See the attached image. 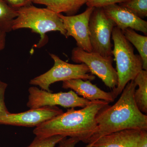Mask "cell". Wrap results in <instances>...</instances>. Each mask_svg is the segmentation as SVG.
<instances>
[{
	"label": "cell",
	"instance_id": "cell-15",
	"mask_svg": "<svg viewBox=\"0 0 147 147\" xmlns=\"http://www.w3.org/2000/svg\"><path fill=\"white\" fill-rule=\"evenodd\" d=\"M138 86L134 93L135 102L139 110L144 114L147 113V71L143 69L134 80Z\"/></svg>",
	"mask_w": 147,
	"mask_h": 147
},
{
	"label": "cell",
	"instance_id": "cell-25",
	"mask_svg": "<svg viewBox=\"0 0 147 147\" xmlns=\"http://www.w3.org/2000/svg\"><path fill=\"white\" fill-rule=\"evenodd\" d=\"M6 34L5 31L0 28V52L5 47Z\"/></svg>",
	"mask_w": 147,
	"mask_h": 147
},
{
	"label": "cell",
	"instance_id": "cell-1",
	"mask_svg": "<svg viewBox=\"0 0 147 147\" xmlns=\"http://www.w3.org/2000/svg\"><path fill=\"white\" fill-rule=\"evenodd\" d=\"M137 86L134 80L127 83L120 97L113 105H107L97 114V128L86 147L101 137L120 130L136 129L147 130V116L139 110L134 93Z\"/></svg>",
	"mask_w": 147,
	"mask_h": 147
},
{
	"label": "cell",
	"instance_id": "cell-8",
	"mask_svg": "<svg viewBox=\"0 0 147 147\" xmlns=\"http://www.w3.org/2000/svg\"><path fill=\"white\" fill-rule=\"evenodd\" d=\"M27 106L30 109L45 106H62L65 108H83L90 103L89 100L80 97L74 91L53 93L37 87H30Z\"/></svg>",
	"mask_w": 147,
	"mask_h": 147
},
{
	"label": "cell",
	"instance_id": "cell-4",
	"mask_svg": "<svg viewBox=\"0 0 147 147\" xmlns=\"http://www.w3.org/2000/svg\"><path fill=\"white\" fill-rule=\"evenodd\" d=\"M112 36L114 45L112 55L116 61L118 79L117 87L112 91L115 99L127 83L134 80L143 70V63L140 55L134 54V47L125 37L121 30L114 27Z\"/></svg>",
	"mask_w": 147,
	"mask_h": 147
},
{
	"label": "cell",
	"instance_id": "cell-20",
	"mask_svg": "<svg viewBox=\"0 0 147 147\" xmlns=\"http://www.w3.org/2000/svg\"><path fill=\"white\" fill-rule=\"evenodd\" d=\"M128 0H88L86 5L88 7L102 8L103 7L124 2Z\"/></svg>",
	"mask_w": 147,
	"mask_h": 147
},
{
	"label": "cell",
	"instance_id": "cell-21",
	"mask_svg": "<svg viewBox=\"0 0 147 147\" xmlns=\"http://www.w3.org/2000/svg\"><path fill=\"white\" fill-rule=\"evenodd\" d=\"M7 86V84L0 79V116L10 113L6 106L5 101L6 90Z\"/></svg>",
	"mask_w": 147,
	"mask_h": 147
},
{
	"label": "cell",
	"instance_id": "cell-12",
	"mask_svg": "<svg viewBox=\"0 0 147 147\" xmlns=\"http://www.w3.org/2000/svg\"><path fill=\"white\" fill-rule=\"evenodd\" d=\"M62 88L65 89H70L79 96L90 101L101 100L110 103L115 100L112 91H104L92 84L89 80L81 79L67 80L63 82Z\"/></svg>",
	"mask_w": 147,
	"mask_h": 147
},
{
	"label": "cell",
	"instance_id": "cell-26",
	"mask_svg": "<svg viewBox=\"0 0 147 147\" xmlns=\"http://www.w3.org/2000/svg\"></svg>",
	"mask_w": 147,
	"mask_h": 147
},
{
	"label": "cell",
	"instance_id": "cell-10",
	"mask_svg": "<svg viewBox=\"0 0 147 147\" xmlns=\"http://www.w3.org/2000/svg\"><path fill=\"white\" fill-rule=\"evenodd\" d=\"M94 8L88 7L83 13L73 16H65L59 13L66 31L65 37H73L77 47L89 53L92 52L89 34V22Z\"/></svg>",
	"mask_w": 147,
	"mask_h": 147
},
{
	"label": "cell",
	"instance_id": "cell-23",
	"mask_svg": "<svg viewBox=\"0 0 147 147\" xmlns=\"http://www.w3.org/2000/svg\"><path fill=\"white\" fill-rule=\"evenodd\" d=\"M80 141L79 139L73 137L65 138L58 143L57 147H75Z\"/></svg>",
	"mask_w": 147,
	"mask_h": 147
},
{
	"label": "cell",
	"instance_id": "cell-18",
	"mask_svg": "<svg viewBox=\"0 0 147 147\" xmlns=\"http://www.w3.org/2000/svg\"><path fill=\"white\" fill-rule=\"evenodd\" d=\"M118 5L142 19L147 16V0H128Z\"/></svg>",
	"mask_w": 147,
	"mask_h": 147
},
{
	"label": "cell",
	"instance_id": "cell-17",
	"mask_svg": "<svg viewBox=\"0 0 147 147\" xmlns=\"http://www.w3.org/2000/svg\"><path fill=\"white\" fill-rule=\"evenodd\" d=\"M17 16V10L11 8L3 0H0V28L6 33L11 32L13 21Z\"/></svg>",
	"mask_w": 147,
	"mask_h": 147
},
{
	"label": "cell",
	"instance_id": "cell-14",
	"mask_svg": "<svg viewBox=\"0 0 147 147\" xmlns=\"http://www.w3.org/2000/svg\"><path fill=\"white\" fill-rule=\"evenodd\" d=\"M88 0H32V3L43 5L46 8L57 13L66 16L75 15L86 4Z\"/></svg>",
	"mask_w": 147,
	"mask_h": 147
},
{
	"label": "cell",
	"instance_id": "cell-19",
	"mask_svg": "<svg viewBox=\"0 0 147 147\" xmlns=\"http://www.w3.org/2000/svg\"><path fill=\"white\" fill-rule=\"evenodd\" d=\"M61 135H55L47 137H35L30 144L27 147H55L58 143L65 138Z\"/></svg>",
	"mask_w": 147,
	"mask_h": 147
},
{
	"label": "cell",
	"instance_id": "cell-11",
	"mask_svg": "<svg viewBox=\"0 0 147 147\" xmlns=\"http://www.w3.org/2000/svg\"><path fill=\"white\" fill-rule=\"evenodd\" d=\"M105 15L115 23L122 31L130 28L147 34V22L139 18L131 11L117 4L102 7Z\"/></svg>",
	"mask_w": 147,
	"mask_h": 147
},
{
	"label": "cell",
	"instance_id": "cell-7",
	"mask_svg": "<svg viewBox=\"0 0 147 147\" xmlns=\"http://www.w3.org/2000/svg\"><path fill=\"white\" fill-rule=\"evenodd\" d=\"M71 59L76 63L85 64L92 74L98 76L110 89L113 90L117 87L118 79L117 71L113 66V58L104 57L77 47L72 50Z\"/></svg>",
	"mask_w": 147,
	"mask_h": 147
},
{
	"label": "cell",
	"instance_id": "cell-2",
	"mask_svg": "<svg viewBox=\"0 0 147 147\" xmlns=\"http://www.w3.org/2000/svg\"><path fill=\"white\" fill-rule=\"evenodd\" d=\"M109 104L104 100H94L80 110L69 109L36 127L33 133L42 138L55 135L76 138L87 144L97 129V114Z\"/></svg>",
	"mask_w": 147,
	"mask_h": 147
},
{
	"label": "cell",
	"instance_id": "cell-16",
	"mask_svg": "<svg viewBox=\"0 0 147 147\" xmlns=\"http://www.w3.org/2000/svg\"><path fill=\"white\" fill-rule=\"evenodd\" d=\"M122 32L125 38L138 50L142 58L143 69L147 70V36L139 34L130 28L125 29Z\"/></svg>",
	"mask_w": 147,
	"mask_h": 147
},
{
	"label": "cell",
	"instance_id": "cell-22",
	"mask_svg": "<svg viewBox=\"0 0 147 147\" xmlns=\"http://www.w3.org/2000/svg\"><path fill=\"white\" fill-rule=\"evenodd\" d=\"M8 6L13 9H18L32 5V0H3Z\"/></svg>",
	"mask_w": 147,
	"mask_h": 147
},
{
	"label": "cell",
	"instance_id": "cell-5",
	"mask_svg": "<svg viewBox=\"0 0 147 147\" xmlns=\"http://www.w3.org/2000/svg\"><path fill=\"white\" fill-rule=\"evenodd\" d=\"M50 55L54 61V65L47 72L31 79L30 82L31 85L38 86L41 89L52 92L50 85L55 82L74 79L92 81L95 79L94 75L90 74L89 69L85 64L69 63L55 54L50 53Z\"/></svg>",
	"mask_w": 147,
	"mask_h": 147
},
{
	"label": "cell",
	"instance_id": "cell-6",
	"mask_svg": "<svg viewBox=\"0 0 147 147\" xmlns=\"http://www.w3.org/2000/svg\"><path fill=\"white\" fill-rule=\"evenodd\" d=\"M115 24L105 15L102 8H94L89 22L92 52L105 58H113L111 37Z\"/></svg>",
	"mask_w": 147,
	"mask_h": 147
},
{
	"label": "cell",
	"instance_id": "cell-3",
	"mask_svg": "<svg viewBox=\"0 0 147 147\" xmlns=\"http://www.w3.org/2000/svg\"><path fill=\"white\" fill-rule=\"evenodd\" d=\"M18 16L13 21L12 30L23 28L31 29L40 36L36 47L40 48L48 42L46 34L51 31H59L66 36V31L59 13L47 8H38L32 5L17 10Z\"/></svg>",
	"mask_w": 147,
	"mask_h": 147
},
{
	"label": "cell",
	"instance_id": "cell-24",
	"mask_svg": "<svg viewBox=\"0 0 147 147\" xmlns=\"http://www.w3.org/2000/svg\"><path fill=\"white\" fill-rule=\"evenodd\" d=\"M137 147H147V130H141Z\"/></svg>",
	"mask_w": 147,
	"mask_h": 147
},
{
	"label": "cell",
	"instance_id": "cell-9",
	"mask_svg": "<svg viewBox=\"0 0 147 147\" xmlns=\"http://www.w3.org/2000/svg\"><path fill=\"white\" fill-rule=\"evenodd\" d=\"M64 112L57 106H45L19 113L0 116V125L33 127L61 115Z\"/></svg>",
	"mask_w": 147,
	"mask_h": 147
},
{
	"label": "cell",
	"instance_id": "cell-13",
	"mask_svg": "<svg viewBox=\"0 0 147 147\" xmlns=\"http://www.w3.org/2000/svg\"><path fill=\"white\" fill-rule=\"evenodd\" d=\"M141 130L128 129L115 131L101 137L89 147H137Z\"/></svg>",
	"mask_w": 147,
	"mask_h": 147
}]
</instances>
